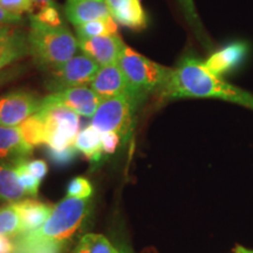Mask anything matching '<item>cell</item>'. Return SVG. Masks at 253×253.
Returning <instances> with one entry per match:
<instances>
[{"label": "cell", "mask_w": 253, "mask_h": 253, "mask_svg": "<svg viewBox=\"0 0 253 253\" xmlns=\"http://www.w3.org/2000/svg\"><path fill=\"white\" fill-rule=\"evenodd\" d=\"M20 134L23 136L25 142L30 147H39L48 141V129L45 120L41 118L39 113L28 118L20 126H18Z\"/></svg>", "instance_id": "obj_20"}, {"label": "cell", "mask_w": 253, "mask_h": 253, "mask_svg": "<svg viewBox=\"0 0 253 253\" xmlns=\"http://www.w3.org/2000/svg\"><path fill=\"white\" fill-rule=\"evenodd\" d=\"M23 233V224L13 203L0 208V236L19 237Z\"/></svg>", "instance_id": "obj_23"}, {"label": "cell", "mask_w": 253, "mask_h": 253, "mask_svg": "<svg viewBox=\"0 0 253 253\" xmlns=\"http://www.w3.org/2000/svg\"><path fill=\"white\" fill-rule=\"evenodd\" d=\"M72 253H119L106 237L89 233L79 240Z\"/></svg>", "instance_id": "obj_22"}, {"label": "cell", "mask_w": 253, "mask_h": 253, "mask_svg": "<svg viewBox=\"0 0 253 253\" xmlns=\"http://www.w3.org/2000/svg\"><path fill=\"white\" fill-rule=\"evenodd\" d=\"M78 151H81L88 160L99 163L102 158V144H101V132L93 126H88L79 131L74 141Z\"/></svg>", "instance_id": "obj_19"}, {"label": "cell", "mask_w": 253, "mask_h": 253, "mask_svg": "<svg viewBox=\"0 0 253 253\" xmlns=\"http://www.w3.org/2000/svg\"><path fill=\"white\" fill-rule=\"evenodd\" d=\"M32 4L36 7H39L40 9L46 7V6L54 4V0H31Z\"/></svg>", "instance_id": "obj_35"}, {"label": "cell", "mask_w": 253, "mask_h": 253, "mask_svg": "<svg viewBox=\"0 0 253 253\" xmlns=\"http://www.w3.org/2000/svg\"><path fill=\"white\" fill-rule=\"evenodd\" d=\"M12 27H0V36H2V34L7 33V32L11 30Z\"/></svg>", "instance_id": "obj_37"}, {"label": "cell", "mask_w": 253, "mask_h": 253, "mask_svg": "<svg viewBox=\"0 0 253 253\" xmlns=\"http://www.w3.org/2000/svg\"><path fill=\"white\" fill-rule=\"evenodd\" d=\"M90 86L101 100L122 95L130 96L132 100L130 84L118 62L100 67Z\"/></svg>", "instance_id": "obj_10"}, {"label": "cell", "mask_w": 253, "mask_h": 253, "mask_svg": "<svg viewBox=\"0 0 253 253\" xmlns=\"http://www.w3.org/2000/svg\"><path fill=\"white\" fill-rule=\"evenodd\" d=\"M65 13L75 27L97 19L110 17L106 0H67Z\"/></svg>", "instance_id": "obj_13"}, {"label": "cell", "mask_w": 253, "mask_h": 253, "mask_svg": "<svg viewBox=\"0 0 253 253\" xmlns=\"http://www.w3.org/2000/svg\"><path fill=\"white\" fill-rule=\"evenodd\" d=\"M135 106L130 96L108 97L100 101L99 107L91 118V126L100 132L114 131L121 136L126 143L130 140L135 125Z\"/></svg>", "instance_id": "obj_6"}, {"label": "cell", "mask_w": 253, "mask_h": 253, "mask_svg": "<svg viewBox=\"0 0 253 253\" xmlns=\"http://www.w3.org/2000/svg\"><path fill=\"white\" fill-rule=\"evenodd\" d=\"M178 1L183 9V12H184L186 20L189 21V24L195 28L196 32H197L198 36H199V39L203 41L205 45H208V39H207V37H204L203 27H202L201 21H199V19H198L197 12H196L194 0H178Z\"/></svg>", "instance_id": "obj_24"}, {"label": "cell", "mask_w": 253, "mask_h": 253, "mask_svg": "<svg viewBox=\"0 0 253 253\" xmlns=\"http://www.w3.org/2000/svg\"><path fill=\"white\" fill-rule=\"evenodd\" d=\"M110 15L116 23L131 30H142L147 25V14L140 0H106Z\"/></svg>", "instance_id": "obj_14"}, {"label": "cell", "mask_w": 253, "mask_h": 253, "mask_svg": "<svg viewBox=\"0 0 253 253\" xmlns=\"http://www.w3.org/2000/svg\"><path fill=\"white\" fill-rule=\"evenodd\" d=\"M246 50H248V47L245 43H231V45L213 53L207 61H204L205 67L212 74L223 78L224 74L232 71L243 61V59L246 55Z\"/></svg>", "instance_id": "obj_15"}, {"label": "cell", "mask_w": 253, "mask_h": 253, "mask_svg": "<svg viewBox=\"0 0 253 253\" xmlns=\"http://www.w3.org/2000/svg\"><path fill=\"white\" fill-rule=\"evenodd\" d=\"M45 120L48 129L47 145L53 149H65L74 144L80 131L79 114L55 100L52 95L42 99L41 108L38 112Z\"/></svg>", "instance_id": "obj_5"}, {"label": "cell", "mask_w": 253, "mask_h": 253, "mask_svg": "<svg viewBox=\"0 0 253 253\" xmlns=\"http://www.w3.org/2000/svg\"><path fill=\"white\" fill-rule=\"evenodd\" d=\"M33 17L36 18L38 21H40V23L45 25H48V26L56 27V26H62L63 25L58 8L55 7L54 4L48 5L46 6V7L41 8L39 13L34 14Z\"/></svg>", "instance_id": "obj_28"}, {"label": "cell", "mask_w": 253, "mask_h": 253, "mask_svg": "<svg viewBox=\"0 0 253 253\" xmlns=\"http://www.w3.org/2000/svg\"><path fill=\"white\" fill-rule=\"evenodd\" d=\"M21 164H23V167L27 170L28 172L32 173L34 177H37L39 181H41V179L46 176L47 170H48L46 162L42 160L21 161Z\"/></svg>", "instance_id": "obj_31"}, {"label": "cell", "mask_w": 253, "mask_h": 253, "mask_svg": "<svg viewBox=\"0 0 253 253\" xmlns=\"http://www.w3.org/2000/svg\"><path fill=\"white\" fill-rule=\"evenodd\" d=\"M235 253H253V251H252V250H249V249L243 248V246L238 245L236 248V252Z\"/></svg>", "instance_id": "obj_36"}, {"label": "cell", "mask_w": 253, "mask_h": 253, "mask_svg": "<svg viewBox=\"0 0 253 253\" xmlns=\"http://www.w3.org/2000/svg\"><path fill=\"white\" fill-rule=\"evenodd\" d=\"M93 194L90 182L84 177H77L69 182L67 188V196L75 198H89Z\"/></svg>", "instance_id": "obj_26"}, {"label": "cell", "mask_w": 253, "mask_h": 253, "mask_svg": "<svg viewBox=\"0 0 253 253\" xmlns=\"http://www.w3.org/2000/svg\"><path fill=\"white\" fill-rule=\"evenodd\" d=\"M17 251V245L8 237L0 236V253H14Z\"/></svg>", "instance_id": "obj_33"}, {"label": "cell", "mask_w": 253, "mask_h": 253, "mask_svg": "<svg viewBox=\"0 0 253 253\" xmlns=\"http://www.w3.org/2000/svg\"><path fill=\"white\" fill-rule=\"evenodd\" d=\"M26 195L13 164L0 161V201L14 203Z\"/></svg>", "instance_id": "obj_18"}, {"label": "cell", "mask_w": 253, "mask_h": 253, "mask_svg": "<svg viewBox=\"0 0 253 253\" xmlns=\"http://www.w3.org/2000/svg\"><path fill=\"white\" fill-rule=\"evenodd\" d=\"M30 54L43 68L55 69L77 55L79 42L65 25L48 26L31 15V28L27 34Z\"/></svg>", "instance_id": "obj_3"}, {"label": "cell", "mask_w": 253, "mask_h": 253, "mask_svg": "<svg viewBox=\"0 0 253 253\" xmlns=\"http://www.w3.org/2000/svg\"><path fill=\"white\" fill-rule=\"evenodd\" d=\"M30 54L28 38L13 27L0 36V69Z\"/></svg>", "instance_id": "obj_17"}, {"label": "cell", "mask_w": 253, "mask_h": 253, "mask_svg": "<svg viewBox=\"0 0 253 253\" xmlns=\"http://www.w3.org/2000/svg\"><path fill=\"white\" fill-rule=\"evenodd\" d=\"M13 205L21 218V224H23L21 235L33 232L42 226L49 218L53 210V208H50L48 204L34 201V199L14 202Z\"/></svg>", "instance_id": "obj_16"}, {"label": "cell", "mask_w": 253, "mask_h": 253, "mask_svg": "<svg viewBox=\"0 0 253 253\" xmlns=\"http://www.w3.org/2000/svg\"><path fill=\"white\" fill-rule=\"evenodd\" d=\"M158 93L163 100L211 97L253 110V94L209 72L205 63L194 55H186L179 61Z\"/></svg>", "instance_id": "obj_1"}, {"label": "cell", "mask_w": 253, "mask_h": 253, "mask_svg": "<svg viewBox=\"0 0 253 253\" xmlns=\"http://www.w3.org/2000/svg\"><path fill=\"white\" fill-rule=\"evenodd\" d=\"M119 253H128V252H122V251H119Z\"/></svg>", "instance_id": "obj_38"}, {"label": "cell", "mask_w": 253, "mask_h": 253, "mask_svg": "<svg viewBox=\"0 0 253 253\" xmlns=\"http://www.w3.org/2000/svg\"><path fill=\"white\" fill-rule=\"evenodd\" d=\"M23 23V15L7 11L0 5V27H12Z\"/></svg>", "instance_id": "obj_32"}, {"label": "cell", "mask_w": 253, "mask_h": 253, "mask_svg": "<svg viewBox=\"0 0 253 253\" xmlns=\"http://www.w3.org/2000/svg\"><path fill=\"white\" fill-rule=\"evenodd\" d=\"M118 63L130 84L136 107L149 94L162 89L172 72V68L151 61L128 46L123 47Z\"/></svg>", "instance_id": "obj_4"}, {"label": "cell", "mask_w": 253, "mask_h": 253, "mask_svg": "<svg viewBox=\"0 0 253 253\" xmlns=\"http://www.w3.org/2000/svg\"><path fill=\"white\" fill-rule=\"evenodd\" d=\"M77 153L78 149L74 144L65 148V149H53V148L47 147V155L52 160V162L58 164V166H67L77 157Z\"/></svg>", "instance_id": "obj_27"}, {"label": "cell", "mask_w": 253, "mask_h": 253, "mask_svg": "<svg viewBox=\"0 0 253 253\" xmlns=\"http://www.w3.org/2000/svg\"><path fill=\"white\" fill-rule=\"evenodd\" d=\"M15 171L18 173V178L19 182H20L21 186H23L26 194L31 195V196H37L38 190H39V185H40V181L34 177L32 173L27 171L26 169L23 167L21 162H18L14 164Z\"/></svg>", "instance_id": "obj_25"}, {"label": "cell", "mask_w": 253, "mask_h": 253, "mask_svg": "<svg viewBox=\"0 0 253 253\" xmlns=\"http://www.w3.org/2000/svg\"><path fill=\"white\" fill-rule=\"evenodd\" d=\"M101 66L84 53L74 55L60 67L53 69L46 87L50 93L73 87L87 86L93 82Z\"/></svg>", "instance_id": "obj_7"}, {"label": "cell", "mask_w": 253, "mask_h": 253, "mask_svg": "<svg viewBox=\"0 0 253 253\" xmlns=\"http://www.w3.org/2000/svg\"><path fill=\"white\" fill-rule=\"evenodd\" d=\"M79 47L101 67L119 62L120 55L125 47L119 34L95 38H78Z\"/></svg>", "instance_id": "obj_9"}, {"label": "cell", "mask_w": 253, "mask_h": 253, "mask_svg": "<svg viewBox=\"0 0 253 253\" xmlns=\"http://www.w3.org/2000/svg\"><path fill=\"white\" fill-rule=\"evenodd\" d=\"M78 38H95L102 36H114L118 34V24L110 17L97 19L77 26Z\"/></svg>", "instance_id": "obj_21"}, {"label": "cell", "mask_w": 253, "mask_h": 253, "mask_svg": "<svg viewBox=\"0 0 253 253\" xmlns=\"http://www.w3.org/2000/svg\"><path fill=\"white\" fill-rule=\"evenodd\" d=\"M62 251L55 248H33V249H17L14 253H61Z\"/></svg>", "instance_id": "obj_34"}, {"label": "cell", "mask_w": 253, "mask_h": 253, "mask_svg": "<svg viewBox=\"0 0 253 253\" xmlns=\"http://www.w3.org/2000/svg\"><path fill=\"white\" fill-rule=\"evenodd\" d=\"M0 5L5 9L15 14H23L25 12H31L33 4L31 0H0Z\"/></svg>", "instance_id": "obj_30"}, {"label": "cell", "mask_w": 253, "mask_h": 253, "mask_svg": "<svg viewBox=\"0 0 253 253\" xmlns=\"http://www.w3.org/2000/svg\"><path fill=\"white\" fill-rule=\"evenodd\" d=\"M33 148L30 147L20 134L18 126L0 125V161L11 164L26 161Z\"/></svg>", "instance_id": "obj_12"}, {"label": "cell", "mask_w": 253, "mask_h": 253, "mask_svg": "<svg viewBox=\"0 0 253 253\" xmlns=\"http://www.w3.org/2000/svg\"><path fill=\"white\" fill-rule=\"evenodd\" d=\"M121 142H122V138L118 132H114V131L101 132V144H102L103 153L114 154L116 150H118V147Z\"/></svg>", "instance_id": "obj_29"}, {"label": "cell", "mask_w": 253, "mask_h": 253, "mask_svg": "<svg viewBox=\"0 0 253 253\" xmlns=\"http://www.w3.org/2000/svg\"><path fill=\"white\" fill-rule=\"evenodd\" d=\"M42 100L26 90H15L0 97V125L18 126L36 115Z\"/></svg>", "instance_id": "obj_8"}, {"label": "cell", "mask_w": 253, "mask_h": 253, "mask_svg": "<svg viewBox=\"0 0 253 253\" xmlns=\"http://www.w3.org/2000/svg\"><path fill=\"white\" fill-rule=\"evenodd\" d=\"M89 198L67 196L53 208L45 224L33 232L19 236L17 249L55 248L63 250L82 230L89 216Z\"/></svg>", "instance_id": "obj_2"}, {"label": "cell", "mask_w": 253, "mask_h": 253, "mask_svg": "<svg viewBox=\"0 0 253 253\" xmlns=\"http://www.w3.org/2000/svg\"><path fill=\"white\" fill-rule=\"evenodd\" d=\"M55 100L66 104L84 118H93L101 99L91 87H73L50 94Z\"/></svg>", "instance_id": "obj_11"}]
</instances>
